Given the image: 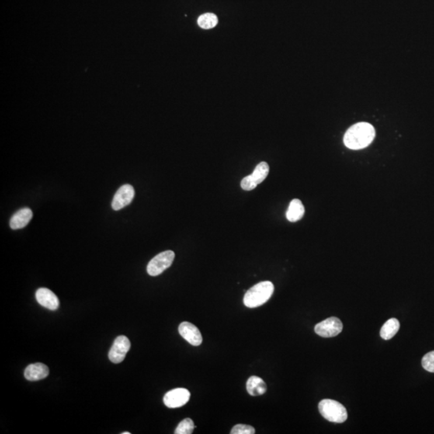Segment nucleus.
<instances>
[{
  "instance_id": "obj_1",
  "label": "nucleus",
  "mask_w": 434,
  "mask_h": 434,
  "mask_svg": "<svg viewBox=\"0 0 434 434\" xmlns=\"http://www.w3.org/2000/svg\"><path fill=\"white\" fill-rule=\"evenodd\" d=\"M375 135L373 125L368 122H359L347 130L343 142L349 149L361 150L372 143Z\"/></svg>"
},
{
  "instance_id": "obj_2",
  "label": "nucleus",
  "mask_w": 434,
  "mask_h": 434,
  "mask_svg": "<svg viewBox=\"0 0 434 434\" xmlns=\"http://www.w3.org/2000/svg\"><path fill=\"white\" fill-rule=\"evenodd\" d=\"M274 286L271 282H262L247 291L244 297V304L248 308H259L271 298Z\"/></svg>"
},
{
  "instance_id": "obj_3",
  "label": "nucleus",
  "mask_w": 434,
  "mask_h": 434,
  "mask_svg": "<svg viewBox=\"0 0 434 434\" xmlns=\"http://www.w3.org/2000/svg\"><path fill=\"white\" fill-rule=\"evenodd\" d=\"M319 410L321 415L330 422L343 423L347 419L346 407L336 400L330 399L321 400Z\"/></svg>"
},
{
  "instance_id": "obj_4",
  "label": "nucleus",
  "mask_w": 434,
  "mask_h": 434,
  "mask_svg": "<svg viewBox=\"0 0 434 434\" xmlns=\"http://www.w3.org/2000/svg\"><path fill=\"white\" fill-rule=\"evenodd\" d=\"M174 259V252L171 250L164 251L155 257L147 266L148 274L156 277L161 274L172 265Z\"/></svg>"
},
{
  "instance_id": "obj_5",
  "label": "nucleus",
  "mask_w": 434,
  "mask_h": 434,
  "mask_svg": "<svg viewBox=\"0 0 434 434\" xmlns=\"http://www.w3.org/2000/svg\"><path fill=\"white\" fill-rule=\"evenodd\" d=\"M269 172V167L266 162H262L254 169L253 172L250 175L245 177L241 181V187L245 191H252L256 188L258 184H262Z\"/></svg>"
},
{
  "instance_id": "obj_6",
  "label": "nucleus",
  "mask_w": 434,
  "mask_h": 434,
  "mask_svg": "<svg viewBox=\"0 0 434 434\" xmlns=\"http://www.w3.org/2000/svg\"><path fill=\"white\" fill-rule=\"evenodd\" d=\"M343 330V323L336 317H330L322 321L315 326V331L321 337L330 338L337 336Z\"/></svg>"
},
{
  "instance_id": "obj_7",
  "label": "nucleus",
  "mask_w": 434,
  "mask_h": 434,
  "mask_svg": "<svg viewBox=\"0 0 434 434\" xmlns=\"http://www.w3.org/2000/svg\"><path fill=\"white\" fill-rule=\"evenodd\" d=\"M131 342L125 336H118L114 340V344L109 352V359L114 364H120L124 361L126 354L131 349Z\"/></svg>"
},
{
  "instance_id": "obj_8",
  "label": "nucleus",
  "mask_w": 434,
  "mask_h": 434,
  "mask_svg": "<svg viewBox=\"0 0 434 434\" xmlns=\"http://www.w3.org/2000/svg\"><path fill=\"white\" fill-rule=\"evenodd\" d=\"M191 393L186 389H175L169 391L163 397V402L167 407H182L189 401Z\"/></svg>"
},
{
  "instance_id": "obj_9",
  "label": "nucleus",
  "mask_w": 434,
  "mask_h": 434,
  "mask_svg": "<svg viewBox=\"0 0 434 434\" xmlns=\"http://www.w3.org/2000/svg\"><path fill=\"white\" fill-rule=\"evenodd\" d=\"M135 197V189L130 184L122 185L117 191L112 201V208L114 210L118 211L128 206Z\"/></svg>"
},
{
  "instance_id": "obj_10",
  "label": "nucleus",
  "mask_w": 434,
  "mask_h": 434,
  "mask_svg": "<svg viewBox=\"0 0 434 434\" xmlns=\"http://www.w3.org/2000/svg\"><path fill=\"white\" fill-rule=\"evenodd\" d=\"M178 332L184 340L192 346L197 347L203 342L199 329L191 322H183L178 326Z\"/></svg>"
},
{
  "instance_id": "obj_11",
  "label": "nucleus",
  "mask_w": 434,
  "mask_h": 434,
  "mask_svg": "<svg viewBox=\"0 0 434 434\" xmlns=\"http://www.w3.org/2000/svg\"><path fill=\"white\" fill-rule=\"evenodd\" d=\"M36 298L40 305L47 309L56 311L59 308V299L57 296L48 289L40 288L37 290Z\"/></svg>"
},
{
  "instance_id": "obj_12",
  "label": "nucleus",
  "mask_w": 434,
  "mask_h": 434,
  "mask_svg": "<svg viewBox=\"0 0 434 434\" xmlns=\"http://www.w3.org/2000/svg\"><path fill=\"white\" fill-rule=\"evenodd\" d=\"M49 375V369L41 363L30 364L24 371V376L28 380L37 381L44 379Z\"/></svg>"
},
{
  "instance_id": "obj_13",
  "label": "nucleus",
  "mask_w": 434,
  "mask_h": 434,
  "mask_svg": "<svg viewBox=\"0 0 434 434\" xmlns=\"http://www.w3.org/2000/svg\"><path fill=\"white\" fill-rule=\"evenodd\" d=\"M33 216V212L29 208L20 209L13 215L10 220V227L14 230L24 227L32 220Z\"/></svg>"
},
{
  "instance_id": "obj_14",
  "label": "nucleus",
  "mask_w": 434,
  "mask_h": 434,
  "mask_svg": "<svg viewBox=\"0 0 434 434\" xmlns=\"http://www.w3.org/2000/svg\"><path fill=\"white\" fill-rule=\"evenodd\" d=\"M246 389L248 394L251 396H260L266 393L267 391V385L262 378L251 376L247 381Z\"/></svg>"
},
{
  "instance_id": "obj_15",
  "label": "nucleus",
  "mask_w": 434,
  "mask_h": 434,
  "mask_svg": "<svg viewBox=\"0 0 434 434\" xmlns=\"http://www.w3.org/2000/svg\"><path fill=\"white\" fill-rule=\"evenodd\" d=\"M305 209L301 201L298 199H293L289 205L287 212V218L289 221L297 222L303 217Z\"/></svg>"
},
{
  "instance_id": "obj_16",
  "label": "nucleus",
  "mask_w": 434,
  "mask_h": 434,
  "mask_svg": "<svg viewBox=\"0 0 434 434\" xmlns=\"http://www.w3.org/2000/svg\"><path fill=\"white\" fill-rule=\"evenodd\" d=\"M399 329H400V322L397 319H389L381 328V338L385 340H391L398 332Z\"/></svg>"
},
{
  "instance_id": "obj_17",
  "label": "nucleus",
  "mask_w": 434,
  "mask_h": 434,
  "mask_svg": "<svg viewBox=\"0 0 434 434\" xmlns=\"http://www.w3.org/2000/svg\"><path fill=\"white\" fill-rule=\"evenodd\" d=\"M218 23V18L215 14L205 13L198 19V24L203 29H211L216 27Z\"/></svg>"
},
{
  "instance_id": "obj_18",
  "label": "nucleus",
  "mask_w": 434,
  "mask_h": 434,
  "mask_svg": "<svg viewBox=\"0 0 434 434\" xmlns=\"http://www.w3.org/2000/svg\"><path fill=\"white\" fill-rule=\"evenodd\" d=\"M195 425H194L193 421L190 418L183 420L178 426L176 429L174 431L175 434H192L193 432Z\"/></svg>"
},
{
  "instance_id": "obj_19",
  "label": "nucleus",
  "mask_w": 434,
  "mask_h": 434,
  "mask_svg": "<svg viewBox=\"0 0 434 434\" xmlns=\"http://www.w3.org/2000/svg\"><path fill=\"white\" fill-rule=\"evenodd\" d=\"M422 366L428 372H434V351L427 353L423 357Z\"/></svg>"
},
{
  "instance_id": "obj_20",
  "label": "nucleus",
  "mask_w": 434,
  "mask_h": 434,
  "mask_svg": "<svg viewBox=\"0 0 434 434\" xmlns=\"http://www.w3.org/2000/svg\"><path fill=\"white\" fill-rule=\"evenodd\" d=\"M255 428L251 425H235L232 428L231 434H253L255 433Z\"/></svg>"
},
{
  "instance_id": "obj_21",
  "label": "nucleus",
  "mask_w": 434,
  "mask_h": 434,
  "mask_svg": "<svg viewBox=\"0 0 434 434\" xmlns=\"http://www.w3.org/2000/svg\"><path fill=\"white\" fill-rule=\"evenodd\" d=\"M121 434H131V432H122V433H121Z\"/></svg>"
}]
</instances>
